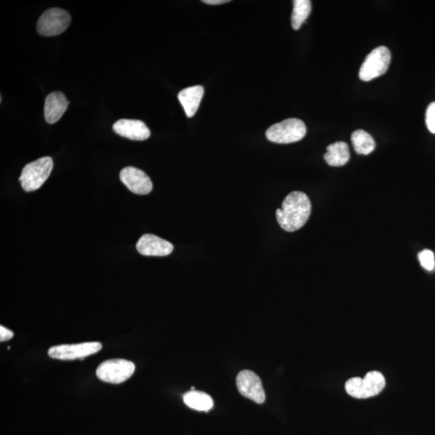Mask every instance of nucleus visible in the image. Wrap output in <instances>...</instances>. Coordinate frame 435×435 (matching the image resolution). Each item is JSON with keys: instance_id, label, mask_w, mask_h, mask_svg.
<instances>
[{"instance_id": "dca6fc26", "label": "nucleus", "mask_w": 435, "mask_h": 435, "mask_svg": "<svg viewBox=\"0 0 435 435\" xmlns=\"http://www.w3.org/2000/svg\"><path fill=\"white\" fill-rule=\"evenodd\" d=\"M185 404L198 411H209L214 406V401L206 392L200 391L187 392L183 397Z\"/></svg>"}, {"instance_id": "f3484780", "label": "nucleus", "mask_w": 435, "mask_h": 435, "mask_svg": "<svg viewBox=\"0 0 435 435\" xmlns=\"http://www.w3.org/2000/svg\"><path fill=\"white\" fill-rule=\"evenodd\" d=\"M352 142L358 155H369L375 150L373 137L364 130L355 131L352 135Z\"/></svg>"}, {"instance_id": "ddd939ff", "label": "nucleus", "mask_w": 435, "mask_h": 435, "mask_svg": "<svg viewBox=\"0 0 435 435\" xmlns=\"http://www.w3.org/2000/svg\"><path fill=\"white\" fill-rule=\"evenodd\" d=\"M69 102L63 93L52 92L48 95L44 108L45 118L47 123L55 124L59 120L68 108Z\"/></svg>"}, {"instance_id": "a211bd4d", "label": "nucleus", "mask_w": 435, "mask_h": 435, "mask_svg": "<svg viewBox=\"0 0 435 435\" xmlns=\"http://www.w3.org/2000/svg\"><path fill=\"white\" fill-rule=\"evenodd\" d=\"M311 12V2L310 0H295L294 1L293 13L291 17L292 27L299 30L302 24L308 18Z\"/></svg>"}, {"instance_id": "6ab92c4d", "label": "nucleus", "mask_w": 435, "mask_h": 435, "mask_svg": "<svg viewBox=\"0 0 435 435\" xmlns=\"http://www.w3.org/2000/svg\"><path fill=\"white\" fill-rule=\"evenodd\" d=\"M419 262L422 266L428 270V271H432L435 266L434 262V255L433 252L431 250H424L418 254Z\"/></svg>"}, {"instance_id": "9b49d317", "label": "nucleus", "mask_w": 435, "mask_h": 435, "mask_svg": "<svg viewBox=\"0 0 435 435\" xmlns=\"http://www.w3.org/2000/svg\"><path fill=\"white\" fill-rule=\"evenodd\" d=\"M138 252L146 257H166L173 251L171 242L152 234L142 236L136 243Z\"/></svg>"}, {"instance_id": "f257e3e1", "label": "nucleus", "mask_w": 435, "mask_h": 435, "mask_svg": "<svg viewBox=\"0 0 435 435\" xmlns=\"http://www.w3.org/2000/svg\"><path fill=\"white\" fill-rule=\"evenodd\" d=\"M311 213V201L304 192L294 191L285 199L283 208L276 211L279 225L289 232L296 231L306 224Z\"/></svg>"}, {"instance_id": "f8f14e48", "label": "nucleus", "mask_w": 435, "mask_h": 435, "mask_svg": "<svg viewBox=\"0 0 435 435\" xmlns=\"http://www.w3.org/2000/svg\"><path fill=\"white\" fill-rule=\"evenodd\" d=\"M116 134L131 141H145L150 136V130L141 120L122 119L113 124Z\"/></svg>"}, {"instance_id": "423d86ee", "label": "nucleus", "mask_w": 435, "mask_h": 435, "mask_svg": "<svg viewBox=\"0 0 435 435\" xmlns=\"http://www.w3.org/2000/svg\"><path fill=\"white\" fill-rule=\"evenodd\" d=\"M135 364L129 360L114 359L106 360L97 370V378L110 384H121L129 379L135 372Z\"/></svg>"}, {"instance_id": "39448f33", "label": "nucleus", "mask_w": 435, "mask_h": 435, "mask_svg": "<svg viewBox=\"0 0 435 435\" xmlns=\"http://www.w3.org/2000/svg\"><path fill=\"white\" fill-rule=\"evenodd\" d=\"M391 62V52L388 48H376L366 57L360 67L359 76L362 81L369 82L383 76L388 71Z\"/></svg>"}, {"instance_id": "0eeeda50", "label": "nucleus", "mask_w": 435, "mask_h": 435, "mask_svg": "<svg viewBox=\"0 0 435 435\" xmlns=\"http://www.w3.org/2000/svg\"><path fill=\"white\" fill-rule=\"evenodd\" d=\"M71 22V15L66 10L50 8L41 15L36 24V30L44 36H57L65 31Z\"/></svg>"}, {"instance_id": "9d476101", "label": "nucleus", "mask_w": 435, "mask_h": 435, "mask_svg": "<svg viewBox=\"0 0 435 435\" xmlns=\"http://www.w3.org/2000/svg\"><path fill=\"white\" fill-rule=\"evenodd\" d=\"M120 178L131 192L146 195L151 192L153 188L150 177L141 169L129 166L122 169Z\"/></svg>"}, {"instance_id": "4468645a", "label": "nucleus", "mask_w": 435, "mask_h": 435, "mask_svg": "<svg viewBox=\"0 0 435 435\" xmlns=\"http://www.w3.org/2000/svg\"><path fill=\"white\" fill-rule=\"evenodd\" d=\"M204 95V88L201 86L190 87L179 92L178 100L183 105L188 118L193 117L195 115Z\"/></svg>"}, {"instance_id": "7ed1b4c3", "label": "nucleus", "mask_w": 435, "mask_h": 435, "mask_svg": "<svg viewBox=\"0 0 435 435\" xmlns=\"http://www.w3.org/2000/svg\"><path fill=\"white\" fill-rule=\"evenodd\" d=\"M385 386L384 376L374 371L366 374L363 379L354 378L348 380L345 385V390L355 399H364L378 395Z\"/></svg>"}, {"instance_id": "4be33fe9", "label": "nucleus", "mask_w": 435, "mask_h": 435, "mask_svg": "<svg viewBox=\"0 0 435 435\" xmlns=\"http://www.w3.org/2000/svg\"><path fill=\"white\" fill-rule=\"evenodd\" d=\"M204 3L210 5H220L222 3H229V0H204Z\"/></svg>"}, {"instance_id": "aec40b11", "label": "nucleus", "mask_w": 435, "mask_h": 435, "mask_svg": "<svg viewBox=\"0 0 435 435\" xmlns=\"http://www.w3.org/2000/svg\"><path fill=\"white\" fill-rule=\"evenodd\" d=\"M426 123L429 131L435 134V102L429 104L427 108Z\"/></svg>"}, {"instance_id": "20e7f679", "label": "nucleus", "mask_w": 435, "mask_h": 435, "mask_svg": "<svg viewBox=\"0 0 435 435\" xmlns=\"http://www.w3.org/2000/svg\"><path fill=\"white\" fill-rule=\"evenodd\" d=\"M265 134L269 141L277 144H291L304 139L306 127L304 121L291 118L272 125Z\"/></svg>"}, {"instance_id": "6e6552de", "label": "nucleus", "mask_w": 435, "mask_h": 435, "mask_svg": "<svg viewBox=\"0 0 435 435\" xmlns=\"http://www.w3.org/2000/svg\"><path fill=\"white\" fill-rule=\"evenodd\" d=\"M102 349V343L89 342L78 344H62L50 348L48 354L52 359L62 360L84 359Z\"/></svg>"}, {"instance_id": "412c9836", "label": "nucleus", "mask_w": 435, "mask_h": 435, "mask_svg": "<svg viewBox=\"0 0 435 435\" xmlns=\"http://www.w3.org/2000/svg\"><path fill=\"white\" fill-rule=\"evenodd\" d=\"M14 336V333L8 330L6 327H0V341L5 342L9 341Z\"/></svg>"}, {"instance_id": "2eb2a0df", "label": "nucleus", "mask_w": 435, "mask_h": 435, "mask_svg": "<svg viewBox=\"0 0 435 435\" xmlns=\"http://www.w3.org/2000/svg\"><path fill=\"white\" fill-rule=\"evenodd\" d=\"M325 159L331 166H343L350 158L349 148L346 143L339 141L334 143L327 148Z\"/></svg>"}, {"instance_id": "1a4fd4ad", "label": "nucleus", "mask_w": 435, "mask_h": 435, "mask_svg": "<svg viewBox=\"0 0 435 435\" xmlns=\"http://www.w3.org/2000/svg\"><path fill=\"white\" fill-rule=\"evenodd\" d=\"M236 386L241 394L247 399L257 404H262L264 402L265 392L262 381L252 371H241L236 378Z\"/></svg>"}, {"instance_id": "f03ea898", "label": "nucleus", "mask_w": 435, "mask_h": 435, "mask_svg": "<svg viewBox=\"0 0 435 435\" xmlns=\"http://www.w3.org/2000/svg\"><path fill=\"white\" fill-rule=\"evenodd\" d=\"M54 168V162L50 157L38 159L34 162L26 164L19 178L21 187L26 192H31L40 189Z\"/></svg>"}]
</instances>
